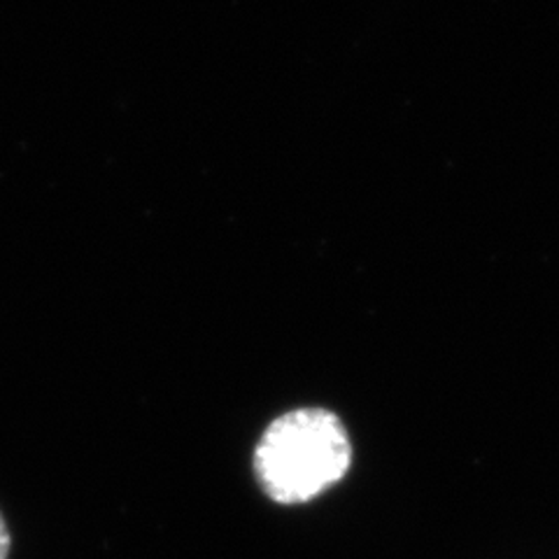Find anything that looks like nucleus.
I'll return each mask as SVG.
<instances>
[{
	"instance_id": "f257e3e1",
	"label": "nucleus",
	"mask_w": 559,
	"mask_h": 559,
	"mask_svg": "<svg viewBox=\"0 0 559 559\" xmlns=\"http://www.w3.org/2000/svg\"><path fill=\"white\" fill-rule=\"evenodd\" d=\"M353 466V439L329 408L287 411L261 433L252 454L254 478L271 501L308 503L338 485Z\"/></svg>"
},
{
	"instance_id": "f03ea898",
	"label": "nucleus",
	"mask_w": 559,
	"mask_h": 559,
	"mask_svg": "<svg viewBox=\"0 0 559 559\" xmlns=\"http://www.w3.org/2000/svg\"><path fill=\"white\" fill-rule=\"evenodd\" d=\"M10 550H12V536H10L3 513H0V559H8Z\"/></svg>"
}]
</instances>
